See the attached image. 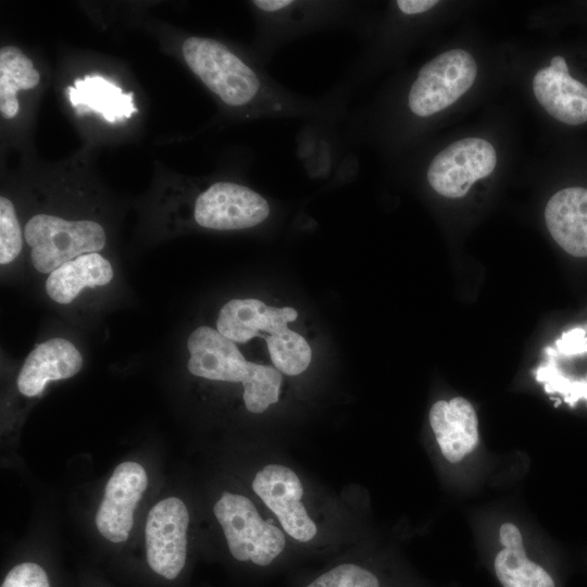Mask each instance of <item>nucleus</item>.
Here are the masks:
<instances>
[{"mask_svg":"<svg viewBox=\"0 0 587 587\" xmlns=\"http://www.w3.org/2000/svg\"><path fill=\"white\" fill-rule=\"evenodd\" d=\"M182 51L192 73L225 104L265 116L302 112L297 101L224 43L193 36L184 40Z\"/></svg>","mask_w":587,"mask_h":587,"instance_id":"1","label":"nucleus"},{"mask_svg":"<svg viewBox=\"0 0 587 587\" xmlns=\"http://www.w3.org/2000/svg\"><path fill=\"white\" fill-rule=\"evenodd\" d=\"M213 512L236 560L266 566L284 551L287 535L245 495L224 491Z\"/></svg>","mask_w":587,"mask_h":587,"instance_id":"2","label":"nucleus"},{"mask_svg":"<svg viewBox=\"0 0 587 587\" xmlns=\"http://www.w3.org/2000/svg\"><path fill=\"white\" fill-rule=\"evenodd\" d=\"M24 238L30 247L33 266L43 274L83 254L100 251L107 240L103 227L95 221H68L50 214L30 217Z\"/></svg>","mask_w":587,"mask_h":587,"instance_id":"3","label":"nucleus"},{"mask_svg":"<svg viewBox=\"0 0 587 587\" xmlns=\"http://www.w3.org/2000/svg\"><path fill=\"white\" fill-rule=\"evenodd\" d=\"M476 75V62L467 51L452 49L437 55L421 67L410 88V111L420 117L442 111L472 87Z\"/></svg>","mask_w":587,"mask_h":587,"instance_id":"4","label":"nucleus"},{"mask_svg":"<svg viewBox=\"0 0 587 587\" xmlns=\"http://www.w3.org/2000/svg\"><path fill=\"white\" fill-rule=\"evenodd\" d=\"M251 487L288 537L300 544L316 539L319 526L305 504L303 484L292 469L268 463L255 473Z\"/></svg>","mask_w":587,"mask_h":587,"instance_id":"5","label":"nucleus"},{"mask_svg":"<svg viewBox=\"0 0 587 587\" xmlns=\"http://www.w3.org/2000/svg\"><path fill=\"white\" fill-rule=\"evenodd\" d=\"M497 164V153L485 139L469 137L452 142L430 162L427 180L447 198L464 197L472 185L489 176Z\"/></svg>","mask_w":587,"mask_h":587,"instance_id":"6","label":"nucleus"},{"mask_svg":"<svg viewBox=\"0 0 587 587\" xmlns=\"http://www.w3.org/2000/svg\"><path fill=\"white\" fill-rule=\"evenodd\" d=\"M188 524V510L177 497L161 500L147 516V561L152 571L167 579H174L185 565Z\"/></svg>","mask_w":587,"mask_h":587,"instance_id":"7","label":"nucleus"},{"mask_svg":"<svg viewBox=\"0 0 587 587\" xmlns=\"http://www.w3.org/2000/svg\"><path fill=\"white\" fill-rule=\"evenodd\" d=\"M268 214L270 205L260 193L232 182L211 185L198 196L193 210L198 225L216 230L250 228Z\"/></svg>","mask_w":587,"mask_h":587,"instance_id":"8","label":"nucleus"},{"mask_svg":"<svg viewBox=\"0 0 587 587\" xmlns=\"http://www.w3.org/2000/svg\"><path fill=\"white\" fill-rule=\"evenodd\" d=\"M147 485V473L139 463L126 461L115 467L96 514L97 528L104 538L112 542L128 538L134 511Z\"/></svg>","mask_w":587,"mask_h":587,"instance_id":"9","label":"nucleus"},{"mask_svg":"<svg viewBox=\"0 0 587 587\" xmlns=\"http://www.w3.org/2000/svg\"><path fill=\"white\" fill-rule=\"evenodd\" d=\"M190 353L187 367L198 377L210 380L240 383L248 379L250 362L246 361L234 341L209 326L196 328L188 337Z\"/></svg>","mask_w":587,"mask_h":587,"instance_id":"10","label":"nucleus"},{"mask_svg":"<svg viewBox=\"0 0 587 587\" xmlns=\"http://www.w3.org/2000/svg\"><path fill=\"white\" fill-rule=\"evenodd\" d=\"M533 91L539 104L558 121L567 125L587 122V86L570 75L563 57H553L549 66L535 74Z\"/></svg>","mask_w":587,"mask_h":587,"instance_id":"11","label":"nucleus"},{"mask_svg":"<svg viewBox=\"0 0 587 587\" xmlns=\"http://www.w3.org/2000/svg\"><path fill=\"white\" fill-rule=\"evenodd\" d=\"M297 316V311L290 307H271L257 299H234L222 307L216 329L234 342H247L287 328Z\"/></svg>","mask_w":587,"mask_h":587,"instance_id":"12","label":"nucleus"},{"mask_svg":"<svg viewBox=\"0 0 587 587\" xmlns=\"http://www.w3.org/2000/svg\"><path fill=\"white\" fill-rule=\"evenodd\" d=\"M82 366L83 358L74 344L65 338H51L27 355L17 376V388L26 397L38 396L48 383L70 378Z\"/></svg>","mask_w":587,"mask_h":587,"instance_id":"13","label":"nucleus"},{"mask_svg":"<svg viewBox=\"0 0 587 587\" xmlns=\"http://www.w3.org/2000/svg\"><path fill=\"white\" fill-rule=\"evenodd\" d=\"M429 424L444 457L451 463L459 462L477 446V415L462 397L435 402L429 410Z\"/></svg>","mask_w":587,"mask_h":587,"instance_id":"14","label":"nucleus"},{"mask_svg":"<svg viewBox=\"0 0 587 587\" xmlns=\"http://www.w3.org/2000/svg\"><path fill=\"white\" fill-rule=\"evenodd\" d=\"M548 230L569 254L587 257V188L567 187L555 192L545 210Z\"/></svg>","mask_w":587,"mask_h":587,"instance_id":"15","label":"nucleus"},{"mask_svg":"<svg viewBox=\"0 0 587 587\" xmlns=\"http://www.w3.org/2000/svg\"><path fill=\"white\" fill-rule=\"evenodd\" d=\"M112 278L111 263L98 252L87 253L51 272L46 280V291L53 301L67 304L84 288L104 286Z\"/></svg>","mask_w":587,"mask_h":587,"instance_id":"16","label":"nucleus"},{"mask_svg":"<svg viewBox=\"0 0 587 587\" xmlns=\"http://www.w3.org/2000/svg\"><path fill=\"white\" fill-rule=\"evenodd\" d=\"M65 92L77 115L93 111L114 123L137 112L133 92L123 93L120 87L99 75L75 79L74 86H68Z\"/></svg>","mask_w":587,"mask_h":587,"instance_id":"17","label":"nucleus"},{"mask_svg":"<svg viewBox=\"0 0 587 587\" xmlns=\"http://www.w3.org/2000/svg\"><path fill=\"white\" fill-rule=\"evenodd\" d=\"M499 536L504 548L495 558V571L503 587H555L549 573L527 559L521 532L514 524H502Z\"/></svg>","mask_w":587,"mask_h":587,"instance_id":"18","label":"nucleus"},{"mask_svg":"<svg viewBox=\"0 0 587 587\" xmlns=\"http://www.w3.org/2000/svg\"><path fill=\"white\" fill-rule=\"evenodd\" d=\"M39 80V72L20 49L11 46L1 48L0 110L5 117L12 118L18 112L17 91L36 87Z\"/></svg>","mask_w":587,"mask_h":587,"instance_id":"19","label":"nucleus"},{"mask_svg":"<svg viewBox=\"0 0 587 587\" xmlns=\"http://www.w3.org/2000/svg\"><path fill=\"white\" fill-rule=\"evenodd\" d=\"M264 339L272 363L280 373L296 376L309 366L312 358L311 348L300 334L287 327L265 336Z\"/></svg>","mask_w":587,"mask_h":587,"instance_id":"20","label":"nucleus"},{"mask_svg":"<svg viewBox=\"0 0 587 587\" xmlns=\"http://www.w3.org/2000/svg\"><path fill=\"white\" fill-rule=\"evenodd\" d=\"M282 373L270 365L250 362V371L243 387V402L251 413H263L279 400Z\"/></svg>","mask_w":587,"mask_h":587,"instance_id":"21","label":"nucleus"},{"mask_svg":"<svg viewBox=\"0 0 587 587\" xmlns=\"http://www.w3.org/2000/svg\"><path fill=\"white\" fill-rule=\"evenodd\" d=\"M22 250V230L13 203L0 197V263L13 262Z\"/></svg>","mask_w":587,"mask_h":587,"instance_id":"22","label":"nucleus"},{"mask_svg":"<svg viewBox=\"0 0 587 587\" xmlns=\"http://www.w3.org/2000/svg\"><path fill=\"white\" fill-rule=\"evenodd\" d=\"M307 587H379L377 577L364 567L345 563L320 575Z\"/></svg>","mask_w":587,"mask_h":587,"instance_id":"23","label":"nucleus"},{"mask_svg":"<svg viewBox=\"0 0 587 587\" xmlns=\"http://www.w3.org/2000/svg\"><path fill=\"white\" fill-rule=\"evenodd\" d=\"M1 587H50L45 570L32 562L14 566L5 576Z\"/></svg>","mask_w":587,"mask_h":587,"instance_id":"24","label":"nucleus"},{"mask_svg":"<svg viewBox=\"0 0 587 587\" xmlns=\"http://www.w3.org/2000/svg\"><path fill=\"white\" fill-rule=\"evenodd\" d=\"M438 1L436 0H398L397 7L404 14H419L434 8Z\"/></svg>","mask_w":587,"mask_h":587,"instance_id":"25","label":"nucleus"}]
</instances>
